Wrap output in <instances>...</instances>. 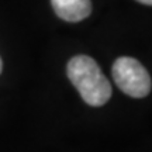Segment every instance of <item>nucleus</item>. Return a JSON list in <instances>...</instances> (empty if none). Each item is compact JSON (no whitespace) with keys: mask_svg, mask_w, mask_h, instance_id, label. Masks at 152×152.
Returning <instances> with one entry per match:
<instances>
[{"mask_svg":"<svg viewBox=\"0 0 152 152\" xmlns=\"http://www.w3.org/2000/svg\"><path fill=\"white\" fill-rule=\"evenodd\" d=\"M1 69H3V62H1V58H0V73H1Z\"/></svg>","mask_w":152,"mask_h":152,"instance_id":"39448f33","label":"nucleus"},{"mask_svg":"<svg viewBox=\"0 0 152 152\" xmlns=\"http://www.w3.org/2000/svg\"><path fill=\"white\" fill-rule=\"evenodd\" d=\"M113 79L115 85L125 94L141 99L151 92V76L148 71L135 59L130 56H121L113 65Z\"/></svg>","mask_w":152,"mask_h":152,"instance_id":"f03ea898","label":"nucleus"},{"mask_svg":"<svg viewBox=\"0 0 152 152\" xmlns=\"http://www.w3.org/2000/svg\"><path fill=\"white\" fill-rule=\"evenodd\" d=\"M56 16L69 23L85 20L92 13L90 0H51Z\"/></svg>","mask_w":152,"mask_h":152,"instance_id":"7ed1b4c3","label":"nucleus"},{"mask_svg":"<svg viewBox=\"0 0 152 152\" xmlns=\"http://www.w3.org/2000/svg\"><path fill=\"white\" fill-rule=\"evenodd\" d=\"M137 1H140V3H142V4L152 6V0H137Z\"/></svg>","mask_w":152,"mask_h":152,"instance_id":"20e7f679","label":"nucleus"},{"mask_svg":"<svg viewBox=\"0 0 152 152\" xmlns=\"http://www.w3.org/2000/svg\"><path fill=\"white\" fill-rule=\"evenodd\" d=\"M66 72L72 85L89 106H103L111 97V85L93 58L87 55L73 56L68 62Z\"/></svg>","mask_w":152,"mask_h":152,"instance_id":"f257e3e1","label":"nucleus"}]
</instances>
